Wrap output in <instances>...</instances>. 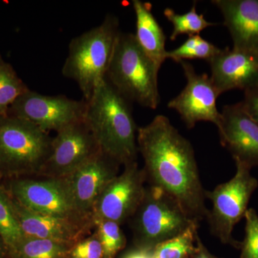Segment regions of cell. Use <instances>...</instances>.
<instances>
[{
    "mask_svg": "<svg viewBox=\"0 0 258 258\" xmlns=\"http://www.w3.org/2000/svg\"><path fill=\"white\" fill-rule=\"evenodd\" d=\"M137 147L151 186L175 198L186 213L200 223L206 218L205 191L195 151L165 115H158L137 130Z\"/></svg>",
    "mask_w": 258,
    "mask_h": 258,
    "instance_id": "obj_1",
    "label": "cell"
},
{
    "mask_svg": "<svg viewBox=\"0 0 258 258\" xmlns=\"http://www.w3.org/2000/svg\"><path fill=\"white\" fill-rule=\"evenodd\" d=\"M84 120L102 152L120 166L137 161V125L132 103L105 79L86 102Z\"/></svg>",
    "mask_w": 258,
    "mask_h": 258,
    "instance_id": "obj_2",
    "label": "cell"
},
{
    "mask_svg": "<svg viewBox=\"0 0 258 258\" xmlns=\"http://www.w3.org/2000/svg\"><path fill=\"white\" fill-rule=\"evenodd\" d=\"M120 32L118 18L107 15L101 25L70 42L62 74L77 83L85 101L106 79Z\"/></svg>",
    "mask_w": 258,
    "mask_h": 258,
    "instance_id": "obj_3",
    "label": "cell"
},
{
    "mask_svg": "<svg viewBox=\"0 0 258 258\" xmlns=\"http://www.w3.org/2000/svg\"><path fill=\"white\" fill-rule=\"evenodd\" d=\"M52 137L28 120L0 115V179L38 176Z\"/></svg>",
    "mask_w": 258,
    "mask_h": 258,
    "instance_id": "obj_4",
    "label": "cell"
},
{
    "mask_svg": "<svg viewBox=\"0 0 258 258\" xmlns=\"http://www.w3.org/2000/svg\"><path fill=\"white\" fill-rule=\"evenodd\" d=\"M159 71L134 34L120 32L106 77L115 89L131 103L156 109L160 102Z\"/></svg>",
    "mask_w": 258,
    "mask_h": 258,
    "instance_id": "obj_5",
    "label": "cell"
},
{
    "mask_svg": "<svg viewBox=\"0 0 258 258\" xmlns=\"http://www.w3.org/2000/svg\"><path fill=\"white\" fill-rule=\"evenodd\" d=\"M130 220L134 238L141 248L147 249H154L198 223L175 198L151 185Z\"/></svg>",
    "mask_w": 258,
    "mask_h": 258,
    "instance_id": "obj_6",
    "label": "cell"
},
{
    "mask_svg": "<svg viewBox=\"0 0 258 258\" xmlns=\"http://www.w3.org/2000/svg\"><path fill=\"white\" fill-rule=\"evenodd\" d=\"M235 175L227 182L217 185L212 191H205L212 202L208 219L210 230L223 243L237 244L232 237L234 227L244 218L251 197L257 189L258 181L251 174V169L235 161Z\"/></svg>",
    "mask_w": 258,
    "mask_h": 258,
    "instance_id": "obj_7",
    "label": "cell"
},
{
    "mask_svg": "<svg viewBox=\"0 0 258 258\" xmlns=\"http://www.w3.org/2000/svg\"><path fill=\"white\" fill-rule=\"evenodd\" d=\"M5 186L15 201L31 211L75 222H93V218L83 217L77 211L64 179L15 178L8 179Z\"/></svg>",
    "mask_w": 258,
    "mask_h": 258,
    "instance_id": "obj_8",
    "label": "cell"
},
{
    "mask_svg": "<svg viewBox=\"0 0 258 258\" xmlns=\"http://www.w3.org/2000/svg\"><path fill=\"white\" fill-rule=\"evenodd\" d=\"M87 103L63 95L46 96L29 89L10 106L7 114L31 122L49 133H56L84 120Z\"/></svg>",
    "mask_w": 258,
    "mask_h": 258,
    "instance_id": "obj_9",
    "label": "cell"
},
{
    "mask_svg": "<svg viewBox=\"0 0 258 258\" xmlns=\"http://www.w3.org/2000/svg\"><path fill=\"white\" fill-rule=\"evenodd\" d=\"M124 166L123 171L107 184L97 200L93 219L111 220L121 225L130 220L143 200L147 176L137 161Z\"/></svg>",
    "mask_w": 258,
    "mask_h": 258,
    "instance_id": "obj_10",
    "label": "cell"
},
{
    "mask_svg": "<svg viewBox=\"0 0 258 258\" xmlns=\"http://www.w3.org/2000/svg\"><path fill=\"white\" fill-rule=\"evenodd\" d=\"M101 152L85 120L62 128L52 137L48 159L38 176L62 179Z\"/></svg>",
    "mask_w": 258,
    "mask_h": 258,
    "instance_id": "obj_11",
    "label": "cell"
},
{
    "mask_svg": "<svg viewBox=\"0 0 258 258\" xmlns=\"http://www.w3.org/2000/svg\"><path fill=\"white\" fill-rule=\"evenodd\" d=\"M179 63L184 71L186 85L169 102L168 107L177 111L189 129L194 128L199 121L218 125L221 115L216 104L219 96L210 77L207 74H197L192 64L186 61Z\"/></svg>",
    "mask_w": 258,
    "mask_h": 258,
    "instance_id": "obj_12",
    "label": "cell"
},
{
    "mask_svg": "<svg viewBox=\"0 0 258 258\" xmlns=\"http://www.w3.org/2000/svg\"><path fill=\"white\" fill-rule=\"evenodd\" d=\"M120 166L101 151L70 175L62 178L81 216L93 218L97 200L107 184L118 175Z\"/></svg>",
    "mask_w": 258,
    "mask_h": 258,
    "instance_id": "obj_13",
    "label": "cell"
},
{
    "mask_svg": "<svg viewBox=\"0 0 258 258\" xmlns=\"http://www.w3.org/2000/svg\"><path fill=\"white\" fill-rule=\"evenodd\" d=\"M219 135L222 147L235 161L252 169L258 166V125L242 108L241 103L227 105L220 112Z\"/></svg>",
    "mask_w": 258,
    "mask_h": 258,
    "instance_id": "obj_14",
    "label": "cell"
},
{
    "mask_svg": "<svg viewBox=\"0 0 258 258\" xmlns=\"http://www.w3.org/2000/svg\"><path fill=\"white\" fill-rule=\"evenodd\" d=\"M208 62L210 79L219 96L231 90L244 91L258 85V54L227 47Z\"/></svg>",
    "mask_w": 258,
    "mask_h": 258,
    "instance_id": "obj_15",
    "label": "cell"
},
{
    "mask_svg": "<svg viewBox=\"0 0 258 258\" xmlns=\"http://www.w3.org/2000/svg\"><path fill=\"white\" fill-rule=\"evenodd\" d=\"M19 224L25 237L45 239L72 247L95 228L94 222H79L42 215L24 208L13 198Z\"/></svg>",
    "mask_w": 258,
    "mask_h": 258,
    "instance_id": "obj_16",
    "label": "cell"
},
{
    "mask_svg": "<svg viewBox=\"0 0 258 258\" xmlns=\"http://www.w3.org/2000/svg\"><path fill=\"white\" fill-rule=\"evenodd\" d=\"M228 29L233 49L258 54V0H213Z\"/></svg>",
    "mask_w": 258,
    "mask_h": 258,
    "instance_id": "obj_17",
    "label": "cell"
},
{
    "mask_svg": "<svg viewBox=\"0 0 258 258\" xmlns=\"http://www.w3.org/2000/svg\"><path fill=\"white\" fill-rule=\"evenodd\" d=\"M132 5L136 15V34L137 43L146 55L161 69L166 60V36L162 28L152 14V5L149 3L133 0Z\"/></svg>",
    "mask_w": 258,
    "mask_h": 258,
    "instance_id": "obj_18",
    "label": "cell"
},
{
    "mask_svg": "<svg viewBox=\"0 0 258 258\" xmlns=\"http://www.w3.org/2000/svg\"><path fill=\"white\" fill-rule=\"evenodd\" d=\"M0 236L9 256L25 238L15 214L13 200L0 179Z\"/></svg>",
    "mask_w": 258,
    "mask_h": 258,
    "instance_id": "obj_19",
    "label": "cell"
},
{
    "mask_svg": "<svg viewBox=\"0 0 258 258\" xmlns=\"http://www.w3.org/2000/svg\"><path fill=\"white\" fill-rule=\"evenodd\" d=\"M71 246L45 239L25 237L10 254L12 258H67Z\"/></svg>",
    "mask_w": 258,
    "mask_h": 258,
    "instance_id": "obj_20",
    "label": "cell"
},
{
    "mask_svg": "<svg viewBox=\"0 0 258 258\" xmlns=\"http://www.w3.org/2000/svg\"><path fill=\"white\" fill-rule=\"evenodd\" d=\"M28 90L12 64L4 60L0 52V115L7 114L10 106Z\"/></svg>",
    "mask_w": 258,
    "mask_h": 258,
    "instance_id": "obj_21",
    "label": "cell"
},
{
    "mask_svg": "<svg viewBox=\"0 0 258 258\" xmlns=\"http://www.w3.org/2000/svg\"><path fill=\"white\" fill-rule=\"evenodd\" d=\"M198 223L193 224L179 235L164 241L153 249L154 258H187L195 252Z\"/></svg>",
    "mask_w": 258,
    "mask_h": 258,
    "instance_id": "obj_22",
    "label": "cell"
},
{
    "mask_svg": "<svg viewBox=\"0 0 258 258\" xmlns=\"http://www.w3.org/2000/svg\"><path fill=\"white\" fill-rule=\"evenodd\" d=\"M196 3H194L190 11L184 14H177L170 8H166L164 11V16L173 25L172 33L170 35L171 40H175L176 37L181 35H200V32L210 27L215 26L216 23L209 22L204 18L203 15L198 13Z\"/></svg>",
    "mask_w": 258,
    "mask_h": 258,
    "instance_id": "obj_23",
    "label": "cell"
},
{
    "mask_svg": "<svg viewBox=\"0 0 258 258\" xmlns=\"http://www.w3.org/2000/svg\"><path fill=\"white\" fill-rule=\"evenodd\" d=\"M221 50L200 35H190L177 48L167 51L166 59H171L179 63L181 61L192 59H203L208 62Z\"/></svg>",
    "mask_w": 258,
    "mask_h": 258,
    "instance_id": "obj_24",
    "label": "cell"
},
{
    "mask_svg": "<svg viewBox=\"0 0 258 258\" xmlns=\"http://www.w3.org/2000/svg\"><path fill=\"white\" fill-rule=\"evenodd\" d=\"M98 240L103 251V258H113L125 244V237L120 224L111 220L93 219Z\"/></svg>",
    "mask_w": 258,
    "mask_h": 258,
    "instance_id": "obj_25",
    "label": "cell"
},
{
    "mask_svg": "<svg viewBox=\"0 0 258 258\" xmlns=\"http://www.w3.org/2000/svg\"><path fill=\"white\" fill-rule=\"evenodd\" d=\"M245 237L242 244L241 258H258V215L254 209L247 210L245 216Z\"/></svg>",
    "mask_w": 258,
    "mask_h": 258,
    "instance_id": "obj_26",
    "label": "cell"
},
{
    "mask_svg": "<svg viewBox=\"0 0 258 258\" xmlns=\"http://www.w3.org/2000/svg\"><path fill=\"white\" fill-rule=\"evenodd\" d=\"M70 258H103V251L96 232L74 244L69 251Z\"/></svg>",
    "mask_w": 258,
    "mask_h": 258,
    "instance_id": "obj_27",
    "label": "cell"
},
{
    "mask_svg": "<svg viewBox=\"0 0 258 258\" xmlns=\"http://www.w3.org/2000/svg\"><path fill=\"white\" fill-rule=\"evenodd\" d=\"M242 108L249 116L258 125V85L244 91Z\"/></svg>",
    "mask_w": 258,
    "mask_h": 258,
    "instance_id": "obj_28",
    "label": "cell"
},
{
    "mask_svg": "<svg viewBox=\"0 0 258 258\" xmlns=\"http://www.w3.org/2000/svg\"><path fill=\"white\" fill-rule=\"evenodd\" d=\"M153 249L140 248L132 251L123 258H154Z\"/></svg>",
    "mask_w": 258,
    "mask_h": 258,
    "instance_id": "obj_29",
    "label": "cell"
},
{
    "mask_svg": "<svg viewBox=\"0 0 258 258\" xmlns=\"http://www.w3.org/2000/svg\"><path fill=\"white\" fill-rule=\"evenodd\" d=\"M196 244L195 252H194V254H195L194 258H215L211 254H209L208 250L204 247L203 242H202L199 236L197 237Z\"/></svg>",
    "mask_w": 258,
    "mask_h": 258,
    "instance_id": "obj_30",
    "label": "cell"
},
{
    "mask_svg": "<svg viewBox=\"0 0 258 258\" xmlns=\"http://www.w3.org/2000/svg\"><path fill=\"white\" fill-rule=\"evenodd\" d=\"M5 256H8V250H7L4 241L0 236V258H4Z\"/></svg>",
    "mask_w": 258,
    "mask_h": 258,
    "instance_id": "obj_31",
    "label": "cell"
}]
</instances>
